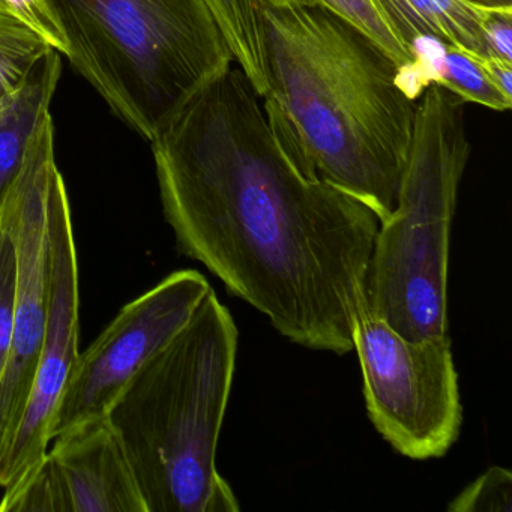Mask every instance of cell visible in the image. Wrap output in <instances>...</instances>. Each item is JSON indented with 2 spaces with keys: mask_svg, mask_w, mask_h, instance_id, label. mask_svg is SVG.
Listing matches in <instances>:
<instances>
[{
  "mask_svg": "<svg viewBox=\"0 0 512 512\" xmlns=\"http://www.w3.org/2000/svg\"><path fill=\"white\" fill-rule=\"evenodd\" d=\"M236 353L235 320L211 289L190 322L140 368L107 412L146 512L241 509L217 470Z\"/></svg>",
  "mask_w": 512,
  "mask_h": 512,
  "instance_id": "cell-3",
  "label": "cell"
},
{
  "mask_svg": "<svg viewBox=\"0 0 512 512\" xmlns=\"http://www.w3.org/2000/svg\"><path fill=\"white\" fill-rule=\"evenodd\" d=\"M473 2L490 8H512V0H473Z\"/></svg>",
  "mask_w": 512,
  "mask_h": 512,
  "instance_id": "cell-22",
  "label": "cell"
},
{
  "mask_svg": "<svg viewBox=\"0 0 512 512\" xmlns=\"http://www.w3.org/2000/svg\"><path fill=\"white\" fill-rule=\"evenodd\" d=\"M50 238V302L46 334L34 385L22 419L0 449V485L8 487L46 455L62 392L79 356V265L70 199L61 170H55L47 197Z\"/></svg>",
  "mask_w": 512,
  "mask_h": 512,
  "instance_id": "cell-9",
  "label": "cell"
},
{
  "mask_svg": "<svg viewBox=\"0 0 512 512\" xmlns=\"http://www.w3.org/2000/svg\"><path fill=\"white\" fill-rule=\"evenodd\" d=\"M211 289L205 275L182 269L124 305L86 352L77 356L53 418L50 442L106 418L125 386L190 322Z\"/></svg>",
  "mask_w": 512,
  "mask_h": 512,
  "instance_id": "cell-7",
  "label": "cell"
},
{
  "mask_svg": "<svg viewBox=\"0 0 512 512\" xmlns=\"http://www.w3.org/2000/svg\"><path fill=\"white\" fill-rule=\"evenodd\" d=\"M448 334L410 341L359 307L353 350L364 377L365 407L377 433L404 457L440 458L463 424L458 374Z\"/></svg>",
  "mask_w": 512,
  "mask_h": 512,
  "instance_id": "cell-6",
  "label": "cell"
},
{
  "mask_svg": "<svg viewBox=\"0 0 512 512\" xmlns=\"http://www.w3.org/2000/svg\"><path fill=\"white\" fill-rule=\"evenodd\" d=\"M52 50L28 26L0 16V115L16 101L38 62Z\"/></svg>",
  "mask_w": 512,
  "mask_h": 512,
  "instance_id": "cell-15",
  "label": "cell"
},
{
  "mask_svg": "<svg viewBox=\"0 0 512 512\" xmlns=\"http://www.w3.org/2000/svg\"><path fill=\"white\" fill-rule=\"evenodd\" d=\"M0 512H73L67 485L49 452L5 487Z\"/></svg>",
  "mask_w": 512,
  "mask_h": 512,
  "instance_id": "cell-16",
  "label": "cell"
},
{
  "mask_svg": "<svg viewBox=\"0 0 512 512\" xmlns=\"http://www.w3.org/2000/svg\"><path fill=\"white\" fill-rule=\"evenodd\" d=\"M484 43L490 59L512 64V8H493L484 23Z\"/></svg>",
  "mask_w": 512,
  "mask_h": 512,
  "instance_id": "cell-21",
  "label": "cell"
},
{
  "mask_svg": "<svg viewBox=\"0 0 512 512\" xmlns=\"http://www.w3.org/2000/svg\"><path fill=\"white\" fill-rule=\"evenodd\" d=\"M263 109L299 166L367 206H397L418 101L379 44L331 11L263 0Z\"/></svg>",
  "mask_w": 512,
  "mask_h": 512,
  "instance_id": "cell-2",
  "label": "cell"
},
{
  "mask_svg": "<svg viewBox=\"0 0 512 512\" xmlns=\"http://www.w3.org/2000/svg\"><path fill=\"white\" fill-rule=\"evenodd\" d=\"M415 68L406 80L407 91L418 100L422 89L439 85L464 103L479 104L494 112H506L512 98L502 94L488 73V58L437 40L421 41L413 49Z\"/></svg>",
  "mask_w": 512,
  "mask_h": 512,
  "instance_id": "cell-12",
  "label": "cell"
},
{
  "mask_svg": "<svg viewBox=\"0 0 512 512\" xmlns=\"http://www.w3.org/2000/svg\"><path fill=\"white\" fill-rule=\"evenodd\" d=\"M151 145L179 253L293 344L352 352L379 220L299 166L244 71L230 67Z\"/></svg>",
  "mask_w": 512,
  "mask_h": 512,
  "instance_id": "cell-1",
  "label": "cell"
},
{
  "mask_svg": "<svg viewBox=\"0 0 512 512\" xmlns=\"http://www.w3.org/2000/svg\"><path fill=\"white\" fill-rule=\"evenodd\" d=\"M449 512H511L512 475L493 466L467 485L448 505Z\"/></svg>",
  "mask_w": 512,
  "mask_h": 512,
  "instance_id": "cell-19",
  "label": "cell"
},
{
  "mask_svg": "<svg viewBox=\"0 0 512 512\" xmlns=\"http://www.w3.org/2000/svg\"><path fill=\"white\" fill-rule=\"evenodd\" d=\"M17 298L16 206L13 190L0 214V382L4 377L11 343Z\"/></svg>",
  "mask_w": 512,
  "mask_h": 512,
  "instance_id": "cell-17",
  "label": "cell"
},
{
  "mask_svg": "<svg viewBox=\"0 0 512 512\" xmlns=\"http://www.w3.org/2000/svg\"><path fill=\"white\" fill-rule=\"evenodd\" d=\"M371 2L412 56L413 49L421 41L437 40L488 58L484 43V23L493 8L484 7L473 0Z\"/></svg>",
  "mask_w": 512,
  "mask_h": 512,
  "instance_id": "cell-11",
  "label": "cell"
},
{
  "mask_svg": "<svg viewBox=\"0 0 512 512\" xmlns=\"http://www.w3.org/2000/svg\"><path fill=\"white\" fill-rule=\"evenodd\" d=\"M49 4L71 67L149 142L235 62L205 0Z\"/></svg>",
  "mask_w": 512,
  "mask_h": 512,
  "instance_id": "cell-4",
  "label": "cell"
},
{
  "mask_svg": "<svg viewBox=\"0 0 512 512\" xmlns=\"http://www.w3.org/2000/svg\"><path fill=\"white\" fill-rule=\"evenodd\" d=\"M0 16L23 23L43 37L56 52L67 56V40L49 0H0Z\"/></svg>",
  "mask_w": 512,
  "mask_h": 512,
  "instance_id": "cell-20",
  "label": "cell"
},
{
  "mask_svg": "<svg viewBox=\"0 0 512 512\" xmlns=\"http://www.w3.org/2000/svg\"><path fill=\"white\" fill-rule=\"evenodd\" d=\"M232 50L236 65L253 83L260 97L266 91L263 58V0H205Z\"/></svg>",
  "mask_w": 512,
  "mask_h": 512,
  "instance_id": "cell-14",
  "label": "cell"
},
{
  "mask_svg": "<svg viewBox=\"0 0 512 512\" xmlns=\"http://www.w3.org/2000/svg\"><path fill=\"white\" fill-rule=\"evenodd\" d=\"M56 169L55 127L49 112L32 134L22 172L13 187L17 298L10 359L0 382V449L22 419L46 334L50 302L47 197Z\"/></svg>",
  "mask_w": 512,
  "mask_h": 512,
  "instance_id": "cell-8",
  "label": "cell"
},
{
  "mask_svg": "<svg viewBox=\"0 0 512 512\" xmlns=\"http://www.w3.org/2000/svg\"><path fill=\"white\" fill-rule=\"evenodd\" d=\"M73 512H146L133 470L106 418L53 437Z\"/></svg>",
  "mask_w": 512,
  "mask_h": 512,
  "instance_id": "cell-10",
  "label": "cell"
},
{
  "mask_svg": "<svg viewBox=\"0 0 512 512\" xmlns=\"http://www.w3.org/2000/svg\"><path fill=\"white\" fill-rule=\"evenodd\" d=\"M464 101L430 85L416 104L397 206L379 223L368 310L410 341L448 334V265L458 190L470 157Z\"/></svg>",
  "mask_w": 512,
  "mask_h": 512,
  "instance_id": "cell-5",
  "label": "cell"
},
{
  "mask_svg": "<svg viewBox=\"0 0 512 512\" xmlns=\"http://www.w3.org/2000/svg\"><path fill=\"white\" fill-rule=\"evenodd\" d=\"M295 2L305 7L331 11L335 16L341 17L359 31L364 32L400 65L403 82H406L415 68V59L386 25L371 0H295Z\"/></svg>",
  "mask_w": 512,
  "mask_h": 512,
  "instance_id": "cell-18",
  "label": "cell"
},
{
  "mask_svg": "<svg viewBox=\"0 0 512 512\" xmlns=\"http://www.w3.org/2000/svg\"><path fill=\"white\" fill-rule=\"evenodd\" d=\"M61 53H47L29 76L25 88L0 115V214L22 172L35 128L50 112L62 76Z\"/></svg>",
  "mask_w": 512,
  "mask_h": 512,
  "instance_id": "cell-13",
  "label": "cell"
}]
</instances>
